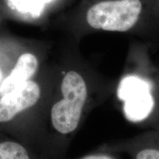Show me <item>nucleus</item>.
<instances>
[{"mask_svg": "<svg viewBox=\"0 0 159 159\" xmlns=\"http://www.w3.org/2000/svg\"><path fill=\"white\" fill-rule=\"evenodd\" d=\"M118 80L110 79L92 89L89 76L77 69L63 73L60 82V97L52 105L50 120L61 136L70 137L82 122L91 103L105 100L116 92Z\"/></svg>", "mask_w": 159, "mask_h": 159, "instance_id": "3", "label": "nucleus"}, {"mask_svg": "<svg viewBox=\"0 0 159 159\" xmlns=\"http://www.w3.org/2000/svg\"><path fill=\"white\" fill-rule=\"evenodd\" d=\"M111 150H127L134 159H159V126L124 140L112 143Z\"/></svg>", "mask_w": 159, "mask_h": 159, "instance_id": "5", "label": "nucleus"}, {"mask_svg": "<svg viewBox=\"0 0 159 159\" xmlns=\"http://www.w3.org/2000/svg\"><path fill=\"white\" fill-rule=\"evenodd\" d=\"M152 43L133 42L126 60L125 74L116 92L130 121L140 122L152 116L159 104V69L150 55Z\"/></svg>", "mask_w": 159, "mask_h": 159, "instance_id": "2", "label": "nucleus"}, {"mask_svg": "<svg viewBox=\"0 0 159 159\" xmlns=\"http://www.w3.org/2000/svg\"><path fill=\"white\" fill-rule=\"evenodd\" d=\"M152 3H153L155 15H156L157 21H158L159 25V0H152Z\"/></svg>", "mask_w": 159, "mask_h": 159, "instance_id": "9", "label": "nucleus"}, {"mask_svg": "<svg viewBox=\"0 0 159 159\" xmlns=\"http://www.w3.org/2000/svg\"><path fill=\"white\" fill-rule=\"evenodd\" d=\"M41 89L33 80H28L11 92L0 97V122H7L19 113L36 104Z\"/></svg>", "mask_w": 159, "mask_h": 159, "instance_id": "4", "label": "nucleus"}, {"mask_svg": "<svg viewBox=\"0 0 159 159\" xmlns=\"http://www.w3.org/2000/svg\"><path fill=\"white\" fill-rule=\"evenodd\" d=\"M0 159H31L28 150L20 143L11 140L0 142Z\"/></svg>", "mask_w": 159, "mask_h": 159, "instance_id": "7", "label": "nucleus"}, {"mask_svg": "<svg viewBox=\"0 0 159 159\" xmlns=\"http://www.w3.org/2000/svg\"><path fill=\"white\" fill-rule=\"evenodd\" d=\"M158 69H159V66H158Z\"/></svg>", "mask_w": 159, "mask_h": 159, "instance_id": "12", "label": "nucleus"}, {"mask_svg": "<svg viewBox=\"0 0 159 159\" xmlns=\"http://www.w3.org/2000/svg\"><path fill=\"white\" fill-rule=\"evenodd\" d=\"M2 72L1 71H0V83H2Z\"/></svg>", "mask_w": 159, "mask_h": 159, "instance_id": "10", "label": "nucleus"}, {"mask_svg": "<svg viewBox=\"0 0 159 159\" xmlns=\"http://www.w3.org/2000/svg\"><path fill=\"white\" fill-rule=\"evenodd\" d=\"M80 159H115L114 157L106 153H94L87 155Z\"/></svg>", "mask_w": 159, "mask_h": 159, "instance_id": "8", "label": "nucleus"}, {"mask_svg": "<svg viewBox=\"0 0 159 159\" xmlns=\"http://www.w3.org/2000/svg\"><path fill=\"white\" fill-rule=\"evenodd\" d=\"M77 19L87 31L125 33L152 43L159 41L152 0H85Z\"/></svg>", "mask_w": 159, "mask_h": 159, "instance_id": "1", "label": "nucleus"}, {"mask_svg": "<svg viewBox=\"0 0 159 159\" xmlns=\"http://www.w3.org/2000/svg\"><path fill=\"white\" fill-rule=\"evenodd\" d=\"M45 2H51L54 1V0H44Z\"/></svg>", "mask_w": 159, "mask_h": 159, "instance_id": "11", "label": "nucleus"}, {"mask_svg": "<svg viewBox=\"0 0 159 159\" xmlns=\"http://www.w3.org/2000/svg\"><path fill=\"white\" fill-rule=\"evenodd\" d=\"M39 68V60L33 53L25 52L18 58L8 75L0 83V97L30 80Z\"/></svg>", "mask_w": 159, "mask_h": 159, "instance_id": "6", "label": "nucleus"}]
</instances>
